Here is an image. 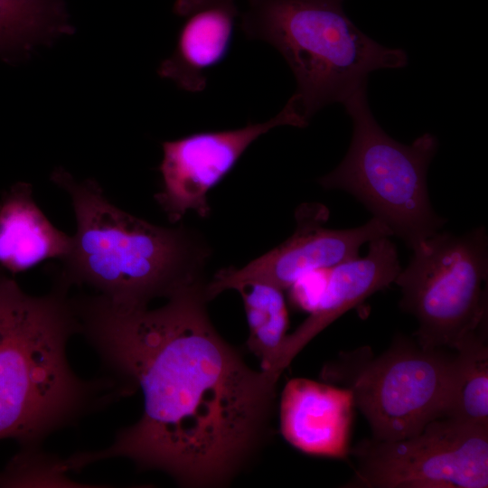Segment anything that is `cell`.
<instances>
[{"label": "cell", "mask_w": 488, "mask_h": 488, "mask_svg": "<svg viewBox=\"0 0 488 488\" xmlns=\"http://www.w3.org/2000/svg\"><path fill=\"white\" fill-rule=\"evenodd\" d=\"M207 282L156 309L72 297L81 333L117 378L141 388L144 409L111 446L61 459L62 472L112 457L161 470L179 484L227 483L264 432L277 380L250 369L211 324Z\"/></svg>", "instance_id": "1"}, {"label": "cell", "mask_w": 488, "mask_h": 488, "mask_svg": "<svg viewBox=\"0 0 488 488\" xmlns=\"http://www.w3.org/2000/svg\"><path fill=\"white\" fill-rule=\"evenodd\" d=\"M68 290L28 295L0 267V439H15L21 453L133 393L114 375L85 380L70 367L67 343L79 324Z\"/></svg>", "instance_id": "2"}, {"label": "cell", "mask_w": 488, "mask_h": 488, "mask_svg": "<svg viewBox=\"0 0 488 488\" xmlns=\"http://www.w3.org/2000/svg\"><path fill=\"white\" fill-rule=\"evenodd\" d=\"M51 181L69 195L76 219L54 284L86 285L115 304L146 306L203 280L211 249L192 229L136 217L114 205L95 180H77L61 167Z\"/></svg>", "instance_id": "3"}, {"label": "cell", "mask_w": 488, "mask_h": 488, "mask_svg": "<svg viewBox=\"0 0 488 488\" xmlns=\"http://www.w3.org/2000/svg\"><path fill=\"white\" fill-rule=\"evenodd\" d=\"M344 1L248 0L241 17L245 35L272 45L290 67L296 91L288 100L306 123L367 85L372 71L408 62L404 50L383 46L361 32L345 14Z\"/></svg>", "instance_id": "4"}, {"label": "cell", "mask_w": 488, "mask_h": 488, "mask_svg": "<svg viewBox=\"0 0 488 488\" xmlns=\"http://www.w3.org/2000/svg\"><path fill=\"white\" fill-rule=\"evenodd\" d=\"M342 104L352 122L351 144L339 165L318 183L353 195L412 249L445 223L430 203L427 180L437 138L425 133L405 145L389 136L373 117L367 85Z\"/></svg>", "instance_id": "5"}, {"label": "cell", "mask_w": 488, "mask_h": 488, "mask_svg": "<svg viewBox=\"0 0 488 488\" xmlns=\"http://www.w3.org/2000/svg\"><path fill=\"white\" fill-rule=\"evenodd\" d=\"M455 362L454 350L399 337L376 356L369 347L341 354L325 366L323 378L351 391L373 438L397 440L442 418Z\"/></svg>", "instance_id": "6"}, {"label": "cell", "mask_w": 488, "mask_h": 488, "mask_svg": "<svg viewBox=\"0 0 488 488\" xmlns=\"http://www.w3.org/2000/svg\"><path fill=\"white\" fill-rule=\"evenodd\" d=\"M411 249L409 263L394 280L401 290L399 305L417 319L420 345L453 351L487 320L486 229L463 235L437 231Z\"/></svg>", "instance_id": "7"}, {"label": "cell", "mask_w": 488, "mask_h": 488, "mask_svg": "<svg viewBox=\"0 0 488 488\" xmlns=\"http://www.w3.org/2000/svg\"><path fill=\"white\" fill-rule=\"evenodd\" d=\"M352 488H486L488 427L439 418L397 440L364 439L350 448Z\"/></svg>", "instance_id": "8"}, {"label": "cell", "mask_w": 488, "mask_h": 488, "mask_svg": "<svg viewBox=\"0 0 488 488\" xmlns=\"http://www.w3.org/2000/svg\"><path fill=\"white\" fill-rule=\"evenodd\" d=\"M305 127L308 124L288 100L274 117L263 123L223 131L194 133L162 144L159 165L161 190L155 199L172 223L189 211L208 217L209 191L234 167L247 148L260 136L279 126Z\"/></svg>", "instance_id": "9"}, {"label": "cell", "mask_w": 488, "mask_h": 488, "mask_svg": "<svg viewBox=\"0 0 488 488\" xmlns=\"http://www.w3.org/2000/svg\"><path fill=\"white\" fill-rule=\"evenodd\" d=\"M327 217L326 208L320 204L300 207L296 213L297 226L294 234L242 267L219 270L206 284L209 300L249 281L266 282L282 290L288 289L309 272L333 267L358 258L363 244L392 236L389 227L375 217L361 226L344 230L323 228Z\"/></svg>", "instance_id": "10"}, {"label": "cell", "mask_w": 488, "mask_h": 488, "mask_svg": "<svg viewBox=\"0 0 488 488\" xmlns=\"http://www.w3.org/2000/svg\"><path fill=\"white\" fill-rule=\"evenodd\" d=\"M400 270L396 246L389 237L370 241L364 257L331 267L326 287L316 306L294 333L286 335L273 376L278 380L311 340L344 313L389 286Z\"/></svg>", "instance_id": "11"}, {"label": "cell", "mask_w": 488, "mask_h": 488, "mask_svg": "<svg viewBox=\"0 0 488 488\" xmlns=\"http://www.w3.org/2000/svg\"><path fill=\"white\" fill-rule=\"evenodd\" d=\"M354 401L346 388L305 378L290 380L280 401V429L296 449L317 456L350 453Z\"/></svg>", "instance_id": "12"}, {"label": "cell", "mask_w": 488, "mask_h": 488, "mask_svg": "<svg viewBox=\"0 0 488 488\" xmlns=\"http://www.w3.org/2000/svg\"><path fill=\"white\" fill-rule=\"evenodd\" d=\"M174 11L184 22L158 74L186 91H202L205 70L222 61L230 50L238 15L235 0H176Z\"/></svg>", "instance_id": "13"}, {"label": "cell", "mask_w": 488, "mask_h": 488, "mask_svg": "<svg viewBox=\"0 0 488 488\" xmlns=\"http://www.w3.org/2000/svg\"><path fill=\"white\" fill-rule=\"evenodd\" d=\"M72 237L56 228L33 198V186L19 182L0 200V267L15 275L44 260L63 258Z\"/></svg>", "instance_id": "14"}, {"label": "cell", "mask_w": 488, "mask_h": 488, "mask_svg": "<svg viewBox=\"0 0 488 488\" xmlns=\"http://www.w3.org/2000/svg\"><path fill=\"white\" fill-rule=\"evenodd\" d=\"M455 362L442 418L488 427L487 320L454 350Z\"/></svg>", "instance_id": "15"}, {"label": "cell", "mask_w": 488, "mask_h": 488, "mask_svg": "<svg viewBox=\"0 0 488 488\" xmlns=\"http://www.w3.org/2000/svg\"><path fill=\"white\" fill-rule=\"evenodd\" d=\"M244 305L249 334V349L260 360L261 371L277 381L272 371L288 329V311L283 290L261 281L237 286Z\"/></svg>", "instance_id": "16"}, {"label": "cell", "mask_w": 488, "mask_h": 488, "mask_svg": "<svg viewBox=\"0 0 488 488\" xmlns=\"http://www.w3.org/2000/svg\"><path fill=\"white\" fill-rule=\"evenodd\" d=\"M70 33L62 0H0V54L24 52Z\"/></svg>", "instance_id": "17"}, {"label": "cell", "mask_w": 488, "mask_h": 488, "mask_svg": "<svg viewBox=\"0 0 488 488\" xmlns=\"http://www.w3.org/2000/svg\"><path fill=\"white\" fill-rule=\"evenodd\" d=\"M330 268L314 270L299 277L288 288L293 305L300 310L312 312L324 292Z\"/></svg>", "instance_id": "18"}]
</instances>
